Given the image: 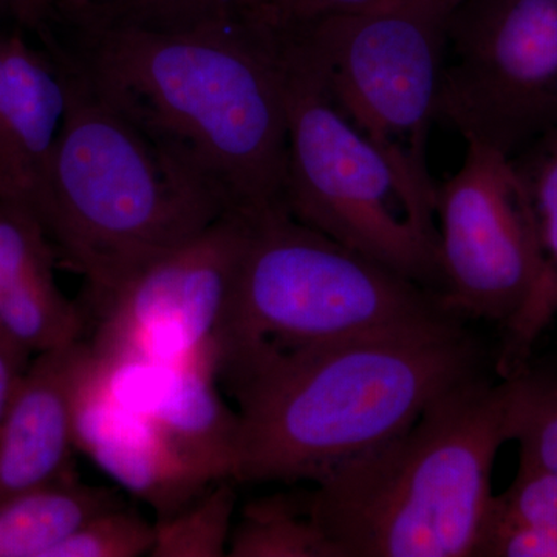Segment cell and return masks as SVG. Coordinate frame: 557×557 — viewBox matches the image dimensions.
I'll return each instance as SVG.
<instances>
[{
    "mask_svg": "<svg viewBox=\"0 0 557 557\" xmlns=\"http://www.w3.org/2000/svg\"><path fill=\"white\" fill-rule=\"evenodd\" d=\"M70 24L51 49L230 212L284 209L287 108L270 35L230 7L180 24Z\"/></svg>",
    "mask_w": 557,
    "mask_h": 557,
    "instance_id": "6da1fadb",
    "label": "cell"
},
{
    "mask_svg": "<svg viewBox=\"0 0 557 557\" xmlns=\"http://www.w3.org/2000/svg\"><path fill=\"white\" fill-rule=\"evenodd\" d=\"M456 318L289 355L228 388L239 406L236 483H318L412 426L475 379Z\"/></svg>",
    "mask_w": 557,
    "mask_h": 557,
    "instance_id": "7a4b0ae2",
    "label": "cell"
},
{
    "mask_svg": "<svg viewBox=\"0 0 557 557\" xmlns=\"http://www.w3.org/2000/svg\"><path fill=\"white\" fill-rule=\"evenodd\" d=\"M508 408V380L460 384L397 437L314 483L304 494L310 518L339 557H480Z\"/></svg>",
    "mask_w": 557,
    "mask_h": 557,
    "instance_id": "3957f363",
    "label": "cell"
},
{
    "mask_svg": "<svg viewBox=\"0 0 557 557\" xmlns=\"http://www.w3.org/2000/svg\"><path fill=\"white\" fill-rule=\"evenodd\" d=\"M67 72V109L39 222L58 260L100 307L135 273L233 214L83 76Z\"/></svg>",
    "mask_w": 557,
    "mask_h": 557,
    "instance_id": "277c9868",
    "label": "cell"
},
{
    "mask_svg": "<svg viewBox=\"0 0 557 557\" xmlns=\"http://www.w3.org/2000/svg\"><path fill=\"white\" fill-rule=\"evenodd\" d=\"M247 244L218 335L226 388L289 355L456 317L442 296L296 222L248 215Z\"/></svg>",
    "mask_w": 557,
    "mask_h": 557,
    "instance_id": "5b68a950",
    "label": "cell"
},
{
    "mask_svg": "<svg viewBox=\"0 0 557 557\" xmlns=\"http://www.w3.org/2000/svg\"><path fill=\"white\" fill-rule=\"evenodd\" d=\"M271 39L287 108L282 207L296 222L440 295L434 205L333 104L302 50Z\"/></svg>",
    "mask_w": 557,
    "mask_h": 557,
    "instance_id": "8992f818",
    "label": "cell"
},
{
    "mask_svg": "<svg viewBox=\"0 0 557 557\" xmlns=\"http://www.w3.org/2000/svg\"><path fill=\"white\" fill-rule=\"evenodd\" d=\"M448 17L405 2H376L289 35L339 112L401 178L434 205L428 143L438 120Z\"/></svg>",
    "mask_w": 557,
    "mask_h": 557,
    "instance_id": "52a82bcc",
    "label": "cell"
},
{
    "mask_svg": "<svg viewBox=\"0 0 557 557\" xmlns=\"http://www.w3.org/2000/svg\"><path fill=\"white\" fill-rule=\"evenodd\" d=\"M438 120L509 159L557 124V0H463L450 11Z\"/></svg>",
    "mask_w": 557,
    "mask_h": 557,
    "instance_id": "ba28073f",
    "label": "cell"
},
{
    "mask_svg": "<svg viewBox=\"0 0 557 557\" xmlns=\"http://www.w3.org/2000/svg\"><path fill=\"white\" fill-rule=\"evenodd\" d=\"M248 230V215H223L124 282L100 306L95 357L116 369L218 372L219 330Z\"/></svg>",
    "mask_w": 557,
    "mask_h": 557,
    "instance_id": "9c48e42d",
    "label": "cell"
},
{
    "mask_svg": "<svg viewBox=\"0 0 557 557\" xmlns=\"http://www.w3.org/2000/svg\"><path fill=\"white\" fill-rule=\"evenodd\" d=\"M465 143L461 166L435 189L440 295L456 317L507 327L537 277L533 215L511 159Z\"/></svg>",
    "mask_w": 557,
    "mask_h": 557,
    "instance_id": "30bf717a",
    "label": "cell"
},
{
    "mask_svg": "<svg viewBox=\"0 0 557 557\" xmlns=\"http://www.w3.org/2000/svg\"><path fill=\"white\" fill-rule=\"evenodd\" d=\"M73 428L76 450L159 519L215 483L174 448L148 410L121 391L112 366L94 351L76 386Z\"/></svg>",
    "mask_w": 557,
    "mask_h": 557,
    "instance_id": "8fae6325",
    "label": "cell"
},
{
    "mask_svg": "<svg viewBox=\"0 0 557 557\" xmlns=\"http://www.w3.org/2000/svg\"><path fill=\"white\" fill-rule=\"evenodd\" d=\"M24 28H0V201L39 220L47 174L67 109V72Z\"/></svg>",
    "mask_w": 557,
    "mask_h": 557,
    "instance_id": "7c38bea8",
    "label": "cell"
},
{
    "mask_svg": "<svg viewBox=\"0 0 557 557\" xmlns=\"http://www.w3.org/2000/svg\"><path fill=\"white\" fill-rule=\"evenodd\" d=\"M90 357L81 339L32 359L0 420V502L75 475L73 405Z\"/></svg>",
    "mask_w": 557,
    "mask_h": 557,
    "instance_id": "4fadbf2b",
    "label": "cell"
},
{
    "mask_svg": "<svg viewBox=\"0 0 557 557\" xmlns=\"http://www.w3.org/2000/svg\"><path fill=\"white\" fill-rule=\"evenodd\" d=\"M57 263L39 220L0 201V329L33 355L83 339V311L61 292Z\"/></svg>",
    "mask_w": 557,
    "mask_h": 557,
    "instance_id": "5bb4252c",
    "label": "cell"
},
{
    "mask_svg": "<svg viewBox=\"0 0 557 557\" xmlns=\"http://www.w3.org/2000/svg\"><path fill=\"white\" fill-rule=\"evenodd\" d=\"M148 410L174 448L212 482L233 480L239 446V413L223 401L218 372L203 366L152 369Z\"/></svg>",
    "mask_w": 557,
    "mask_h": 557,
    "instance_id": "9a60e30c",
    "label": "cell"
},
{
    "mask_svg": "<svg viewBox=\"0 0 557 557\" xmlns=\"http://www.w3.org/2000/svg\"><path fill=\"white\" fill-rule=\"evenodd\" d=\"M536 231L539 270L530 296L505 329L497 370L502 380L530 368L542 333L557 317V124L511 157Z\"/></svg>",
    "mask_w": 557,
    "mask_h": 557,
    "instance_id": "2e32d148",
    "label": "cell"
},
{
    "mask_svg": "<svg viewBox=\"0 0 557 557\" xmlns=\"http://www.w3.org/2000/svg\"><path fill=\"white\" fill-rule=\"evenodd\" d=\"M108 487L76 475L0 502V557H49L87 520L121 505Z\"/></svg>",
    "mask_w": 557,
    "mask_h": 557,
    "instance_id": "e0dca14e",
    "label": "cell"
},
{
    "mask_svg": "<svg viewBox=\"0 0 557 557\" xmlns=\"http://www.w3.org/2000/svg\"><path fill=\"white\" fill-rule=\"evenodd\" d=\"M480 557H557V474L519 458L518 472L494 496Z\"/></svg>",
    "mask_w": 557,
    "mask_h": 557,
    "instance_id": "ac0fdd59",
    "label": "cell"
},
{
    "mask_svg": "<svg viewBox=\"0 0 557 557\" xmlns=\"http://www.w3.org/2000/svg\"><path fill=\"white\" fill-rule=\"evenodd\" d=\"M231 557H339L310 518L306 496L256 498L242 509L231 531Z\"/></svg>",
    "mask_w": 557,
    "mask_h": 557,
    "instance_id": "d6986e66",
    "label": "cell"
},
{
    "mask_svg": "<svg viewBox=\"0 0 557 557\" xmlns=\"http://www.w3.org/2000/svg\"><path fill=\"white\" fill-rule=\"evenodd\" d=\"M234 483L219 480L174 515L157 520L150 557L226 556L237 504Z\"/></svg>",
    "mask_w": 557,
    "mask_h": 557,
    "instance_id": "ffe728a7",
    "label": "cell"
},
{
    "mask_svg": "<svg viewBox=\"0 0 557 557\" xmlns=\"http://www.w3.org/2000/svg\"><path fill=\"white\" fill-rule=\"evenodd\" d=\"M509 383V442L519 458L557 474V375L531 368Z\"/></svg>",
    "mask_w": 557,
    "mask_h": 557,
    "instance_id": "44dd1931",
    "label": "cell"
},
{
    "mask_svg": "<svg viewBox=\"0 0 557 557\" xmlns=\"http://www.w3.org/2000/svg\"><path fill=\"white\" fill-rule=\"evenodd\" d=\"M156 544V523L121 504L87 520L58 545L49 557L150 556Z\"/></svg>",
    "mask_w": 557,
    "mask_h": 557,
    "instance_id": "7402d4cb",
    "label": "cell"
},
{
    "mask_svg": "<svg viewBox=\"0 0 557 557\" xmlns=\"http://www.w3.org/2000/svg\"><path fill=\"white\" fill-rule=\"evenodd\" d=\"M379 0H228L242 20L273 36L289 35L336 14L369 9Z\"/></svg>",
    "mask_w": 557,
    "mask_h": 557,
    "instance_id": "603a6c76",
    "label": "cell"
},
{
    "mask_svg": "<svg viewBox=\"0 0 557 557\" xmlns=\"http://www.w3.org/2000/svg\"><path fill=\"white\" fill-rule=\"evenodd\" d=\"M228 9L223 0H115L89 17L126 20L146 24H180L212 16Z\"/></svg>",
    "mask_w": 557,
    "mask_h": 557,
    "instance_id": "cb8c5ba5",
    "label": "cell"
},
{
    "mask_svg": "<svg viewBox=\"0 0 557 557\" xmlns=\"http://www.w3.org/2000/svg\"><path fill=\"white\" fill-rule=\"evenodd\" d=\"M32 357V351L0 329V420L9 408L11 397L30 364Z\"/></svg>",
    "mask_w": 557,
    "mask_h": 557,
    "instance_id": "d4e9b609",
    "label": "cell"
},
{
    "mask_svg": "<svg viewBox=\"0 0 557 557\" xmlns=\"http://www.w3.org/2000/svg\"><path fill=\"white\" fill-rule=\"evenodd\" d=\"M51 9V0H0V13L24 30H39Z\"/></svg>",
    "mask_w": 557,
    "mask_h": 557,
    "instance_id": "484cf974",
    "label": "cell"
},
{
    "mask_svg": "<svg viewBox=\"0 0 557 557\" xmlns=\"http://www.w3.org/2000/svg\"><path fill=\"white\" fill-rule=\"evenodd\" d=\"M53 7H61L69 21H78L108 9L115 0H51Z\"/></svg>",
    "mask_w": 557,
    "mask_h": 557,
    "instance_id": "4316f807",
    "label": "cell"
},
{
    "mask_svg": "<svg viewBox=\"0 0 557 557\" xmlns=\"http://www.w3.org/2000/svg\"><path fill=\"white\" fill-rule=\"evenodd\" d=\"M379 2L413 3V5L424 7V9L442 14V16L449 17L450 11L456 9L458 3L463 2V0H379Z\"/></svg>",
    "mask_w": 557,
    "mask_h": 557,
    "instance_id": "83f0119b",
    "label": "cell"
},
{
    "mask_svg": "<svg viewBox=\"0 0 557 557\" xmlns=\"http://www.w3.org/2000/svg\"><path fill=\"white\" fill-rule=\"evenodd\" d=\"M223 2L228 3V0H223Z\"/></svg>",
    "mask_w": 557,
    "mask_h": 557,
    "instance_id": "f1b7e54d",
    "label": "cell"
}]
</instances>
